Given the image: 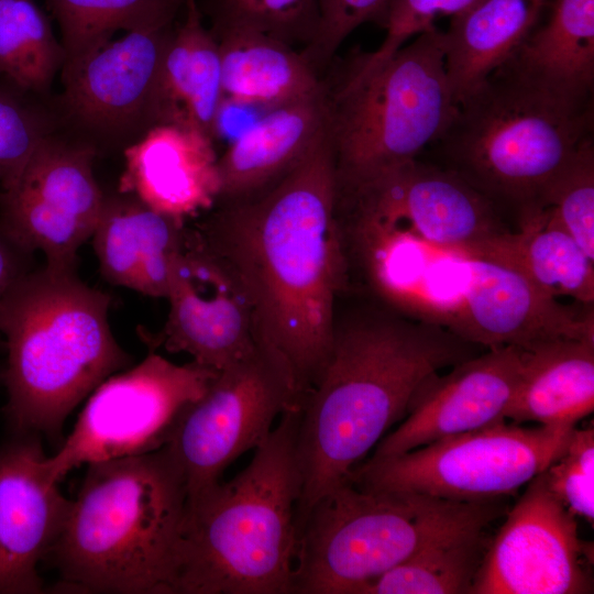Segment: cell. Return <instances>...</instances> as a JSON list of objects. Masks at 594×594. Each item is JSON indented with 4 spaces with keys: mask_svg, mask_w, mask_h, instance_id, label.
Returning a JSON list of instances; mask_svg holds the SVG:
<instances>
[{
    "mask_svg": "<svg viewBox=\"0 0 594 594\" xmlns=\"http://www.w3.org/2000/svg\"><path fill=\"white\" fill-rule=\"evenodd\" d=\"M215 206L195 233L234 275L251 307L255 344L286 371L304 402L327 364L348 280L327 133L271 187Z\"/></svg>",
    "mask_w": 594,
    "mask_h": 594,
    "instance_id": "obj_1",
    "label": "cell"
},
{
    "mask_svg": "<svg viewBox=\"0 0 594 594\" xmlns=\"http://www.w3.org/2000/svg\"><path fill=\"white\" fill-rule=\"evenodd\" d=\"M476 346L437 320L384 301L338 310L327 364L300 409L297 517L350 479L428 380L475 356Z\"/></svg>",
    "mask_w": 594,
    "mask_h": 594,
    "instance_id": "obj_2",
    "label": "cell"
},
{
    "mask_svg": "<svg viewBox=\"0 0 594 594\" xmlns=\"http://www.w3.org/2000/svg\"><path fill=\"white\" fill-rule=\"evenodd\" d=\"M86 466L47 556L62 590L175 594L188 493L169 450Z\"/></svg>",
    "mask_w": 594,
    "mask_h": 594,
    "instance_id": "obj_3",
    "label": "cell"
},
{
    "mask_svg": "<svg viewBox=\"0 0 594 594\" xmlns=\"http://www.w3.org/2000/svg\"><path fill=\"white\" fill-rule=\"evenodd\" d=\"M300 409L282 414L239 474L187 499L175 594H292Z\"/></svg>",
    "mask_w": 594,
    "mask_h": 594,
    "instance_id": "obj_4",
    "label": "cell"
},
{
    "mask_svg": "<svg viewBox=\"0 0 594 594\" xmlns=\"http://www.w3.org/2000/svg\"><path fill=\"white\" fill-rule=\"evenodd\" d=\"M111 296L76 271L32 268L0 306L7 361L4 416L13 433L56 438L69 414L130 366L109 322Z\"/></svg>",
    "mask_w": 594,
    "mask_h": 594,
    "instance_id": "obj_5",
    "label": "cell"
},
{
    "mask_svg": "<svg viewBox=\"0 0 594 594\" xmlns=\"http://www.w3.org/2000/svg\"><path fill=\"white\" fill-rule=\"evenodd\" d=\"M593 102L551 94L502 65L463 97L431 145L437 164L503 209L539 206L554 175L593 139Z\"/></svg>",
    "mask_w": 594,
    "mask_h": 594,
    "instance_id": "obj_6",
    "label": "cell"
},
{
    "mask_svg": "<svg viewBox=\"0 0 594 594\" xmlns=\"http://www.w3.org/2000/svg\"><path fill=\"white\" fill-rule=\"evenodd\" d=\"M501 510L499 499L365 490L348 480L297 517L292 594H359L425 547L483 531Z\"/></svg>",
    "mask_w": 594,
    "mask_h": 594,
    "instance_id": "obj_7",
    "label": "cell"
},
{
    "mask_svg": "<svg viewBox=\"0 0 594 594\" xmlns=\"http://www.w3.org/2000/svg\"><path fill=\"white\" fill-rule=\"evenodd\" d=\"M327 138L337 188L416 160L444 132L457 108L446 69L444 32L418 34L378 66H343L327 82Z\"/></svg>",
    "mask_w": 594,
    "mask_h": 594,
    "instance_id": "obj_8",
    "label": "cell"
},
{
    "mask_svg": "<svg viewBox=\"0 0 594 594\" xmlns=\"http://www.w3.org/2000/svg\"><path fill=\"white\" fill-rule=\"evenodd\" d=\"M573 424L520 427L506 420L405 453L370 458L351 473L360 488L476 502L516 493L565 449Z\"/></svg>",
    "mask_w": 594,
    "mask_h": 594,
    "instance_id": "obj_9",
    "label": "cell"
},
{
    "mask_svg": "<svg viewBox=\"0 0 594 594\" xmlns=\"http://www.w3.org/2000/svg\"><path fill=\"white\" fill-rule=\"evenodd\" d=\"M217 373L195 361L175 364L150 351L91 392L66 440L45 458L48 475L61 482L78 466L163 448L183 410Z\"/></svg>",
    "mask_w": 594,
    "mask_h": 594,
    "instance_id": "obj_10",
    "label": "cell"
},
{
    "mask_svg": "<svg viewBox=\"0 0 594 594\" xmlns=\"http://www.w3.org/2000/svg\"><path fill=\"white\" fill-rule=\"evenodd\" d=\"M301 405L286 371L257 345L219 370L183 410L165 444L183 472L188 498L221 482L232 462L267 439L285 410Z\"/></svg>",
    "mask_w": 594,
    "mask_h": 594,
    "instance_id": "obj_11",
    "label": "cell"
},
{
    "mask_svg": "<svg viewBox=\"0 0 594 594\" xmlns=\"http://www.w3.org/2000/svg\"><path fill=\"white\" fill-rule=\"evenodd\" d=\"M175 25L127 32L64 66L52 103L61 128L100 154L123 151L163 124L162 64Z\"/></svg>",
    "mask_w": 594,
    "mask_h": 594,
    "instance_id": "obj_12",
    "label": "cell"
},
{
    "mask_svg": "<svg viewBox=\"0 0 594 594\" xmlns=\"http://www.w3.org/2000/svg\"><path fill=\"white\" fill-rule=\"evenodd\" d=\"M337 193L342 219L455 256L509 230L505 209L451 170L419 158Z\"/></svg>",
    "mask_w": 594,
    "mask_h": 594,
    "instance_id": "obj_13",
    "label": "cell"
},
{
    "mask_svg": "<svg viewBox=\"0 0 594 594\" xmlns=\"http://www.w3.org/2000/svg\"><path fill=\"white\" fill-rule=\"evenodd\" d=\"M90 145L54 132L0 189V232L24 252H41L45 265L76 271L77 253L91 239L105 193Z\"/></svg>",
    "mask_w": 594,
    "mask_h": 594,
    "instance_id": "obj_14",
    "label": "cell"
},
{
    "mask_svg": "<svg viewBox=\"0 0 594 594\" xmlns=\"http://www.w3.org/2000/svg\"><path fill=\"white\" fill-rule=\"evenodd\" d=\"M590 548L541 472L507 514L469 594L592 593Z\"/></svg>",
    "mask_w": 594,
    "mask_h": 594,
    "instance_id": "obj_15",
    "label": "cell"
},
{
    "mask_svg": "<svg viewBox=\"0 0 594 594\" xmlns=\"http://www.w3.org/2000/svg\"><path fill=\"white\" fill-rule=\"evenodd\" d=\"M166 299L169 310L162 331L145 338L153 346L185 352L217 371L255 349L252 311L243 289L195 232L187 230Z\"/></svg>",
    "mask_w": 594,
    "mask_h": 594,
    "instance_id": "obj_16",
    "label": "cell"
},
{
    "mask_svg": "<svg viewBox=\"0 0 594 594\" xmlns=\"http://www.w3.org/2000/svg\"><path fill=\"white\" fill-rule=\"evenodd\" d=\"M459 258L465 280L442 319L466 341L493 349L526 348L558 337L594 338L593 305L579 312L510 267Z\"/></svg>",
    "mask_w": 594,
    "mask_h": 594,
    "instance_id": "obj_17",
    "label": "cell"
},
{
    "mask_svg": "<svg viewBox=\"0 0 594 594\" xmlns=\"http://www.w3.org/2000/svg\"><path fill=\"white\" fill-rule=\"evenodd\" d=\"M428 380L404 421L375 446L371 458L394 457L443 438L506 420L521 372V349H488Z\"/></svg>",
    "mask_w": 594,
    "mask_h": 594,
    "instance_id": "obj_18",
    "label": "cell"
},
{
    "mask_svg": "<svg viewBox=\"0 0 594 594\" xmlns=\"http://www.w3.org/2000/svg\"><path fill=\"white\" fill-rule=\"evenodd\" d=\"M37 435L13 433L0 446V594H40L38 564L67 518L66 498L44 464Z\"/></svg>",
    "mask_w": 594,
    "mask_h": 594,
    "instance_id": "obj_19",
    "label": "cell"
},
{
    "mask_svg": "<svg viewBox=\"0 0 594 594\" xmlns=\"http://www.w3.org/2000/svg\"><path fill=\"white\" fill-rule=\"evenodd\" d=\"M122 152L120 193L132 194L155 211L183 221L217 204L219 156L204 132L163 123Z\"/></svg>",
    "mask_w": 594,
    "mask_h": 594,
    "instance_id": "obj_20",
    "label": "cell"
},
{
    "mask_svg": "<svg viewBox=\"0 0 594 594\" xmlns=\"http://www.w3.org/2000/svg\"><path fill=\"white\" fill-rule=\"evenodd\" d=\"M186 233L185 221L117 190L105 194L91 240L100 273L108 283L166 298Z\"/></svg>",
    "mask_w": 594,
    "mask_h": 594,
    "instance_id": "obj_21",
    "label": "cell"
},
{
    "mask_svg": "<svg viewBox=\"0 0 594 594\" xmlns=\"http://www.w3.org/2000/svg\"><path fill=\"white\" fill-rule=\"evenodd\" d=\"M327 120V90L265 111L218 157V201L246 198L277 183L324 138Z\"/></svg>",
    "mask_w": 594,
    "mask_h": 594,
    "instance_id": "obj_22",
    "label": "cell"
},
{
    "mask_svg": "<svg viewBox=\"0 0 594 594\" xmlns=\"http://www.w3.org/2000/svg\"><path fill=\"white\" fill-rule=\"evenodd\" d=\"M518 229L477 243L460 257L497 262L524 275L546 294L594 302V261L561 226L550 207L517 211Z\"/></svg>",
    "mask_w": 594,
    "mask_h": 594,
    "instance_id": "obj_23",
    "label": "cell"
},
{
    "mask_svg": "<svg viewBox=\"0 0 594 594\" xmlns=\"http://www.w3.org/2000/svg\"><path fill=\"white\" fill-rule=\"evenodd\" d=\"M520 349L521 372L506 420L576 425L593 413L594 338L558 337Z\"/></svg>",
    "mask_w": 594,
    "mask_h": 594,
    "instance_id": "obj_24",
    "label": "cell"
},
{
    "mask_svg": "<svg viewBox=\"0 0 594 594\" xmlns=\"http://www.w3.org/2000/svg\"><path fill=\"white\" fill-rule=\"evenodd\" d=\"M212 35L219 45L224 100L272 109L327 90L302 53L283 41L250 30Z\"/></svg>",
    "mask_w": 594,
    "mask_h": 594,
    "instance_id": "obj_25",
    "label": "cell"
},
{
    "mask_svg": "<svg viewBox=\"0 0 594 594\" xmlns=\"http://www.w3.org/2000/svg\"><path fill=\"white\" fill-rule=\"evenodd\" d=\"M505 65L563 99L593 102L594 0H556L548 22Z\"/></svg>",
    "mask_w": 594,
    "mask_h": 594,
    "instance_id": "obj_26",
    "label": "cell"
},
{
    "mask_svg": "<svg viewBox=\"0 0 594 594\" xmlns=\"http://www.w3.org/2000/svg\"><path fill=\"white\" fill-rule=\"evenodd\" d=\"M183 13L162 64L163 123L195 128L213 141L223 100L219 45L205 25L197 0H185Z\"/></svg>",
    "mask_w": 594,
    "mask_h": 594,
    "instance_id": "obj_27",
    "label": "cell"
},
{
    "mask_svg": "<svg viewBox=\"0 0 594 594\" xmlns=\"http://www.w3.org/2000/svg\"><path fill=\"white\" fill-rule=\"evenodd\" d=\"M546 0H481L444 32L446 69L458 103L505 64L535 29Z\"/></svg>",
    "mask_w": 594,
    "mask_h": 594,
    "instance_id": "obj_28",
    "label": "cell"
},
{
    "mask_svg": "<svg viewBox=\"0 0 594 594\" xmlns=\"http://www.w3.org/2000/svg\"><path fill=\"white\" fill-rule=\"evenodd\" d=\"M45 3L59 26L66 54L64 66H67L107 44L118 31H146L175 23L185 0H45Z\"/></svg>",
    "mask_w": 594,
    "mask_h": 594,
    "instance_id": "obj_29",
    "label": "cell"
},
{
    "mask_svg": "<svg viewBox=\"0 0 594 594\" xmlns=\"http://www.w3.org/2000/svg\"><path fill=\"white\" fill-rule=\"evenodd\" d=\"M65 50L35 0H0V79L47 99Z\"/></svg>",
    "mask_w": 594,
    "mask_h": 594,
    "instance_id": "obj_30",
    "label": "cell"
},
{
    "mask_svg": "<svg viewBox=\"0 0 594 594\" xmlns=\"http://www.w3.org/2000/svg\"><path fill=\"white\" fill-rule=\"evenodd\" d=\"M482 532L431 543L364 585L359 594H469L483 558Z\"/></svg>",
    "mask_w": 594,
    "mask_h": 594,
    "instance_id": "obj_31",
    "label": "cell"
},
{
    "mask_svg": "<svg viewBox=\"0 0 594 594\" xmlns=\"http://www.w3.org/2000/svg\"><path fill=\"white\" fill-rule=\"evenodd\" d=\"M212 34L250 30L292 46H307L319 21V0H197Z\"/></svg>",
    "mask_w": 594,
    "mask_h": 594,
    "instance_id": "obj_32",
    "label": "cell"
},
{
    "mask_svg": "<svg viewBox=\"0 0 594 594\" xmlns=\"http://www.w3.org/2000/svg\"><path fill=\"white\" fill-rule=\"evenodd\" d=\"M0 79V189L25 165L34 150L59 128L53 105Z\"/></svg>",
    "mask_w": 594,
    "mask_h": 594,
    "instance_id": "obj_33",
    "label": "cell"
},
{
    "mask_svg": "<svg viewBox=\"0 0 594 594\" xmlns=\"http://www.w3.org/2000/svg\"><path fill=\"white\" fill-rule=\"evenodd\" d=\"M540 207H550L569 234L594 261V141H586L546 187Z\"/></svg>",
    "mask_w": 594,
    "mask_h": 594,
    "instance_id": "obj_34",
    "label": "cell"
},
{
    "mask_svg": "<svg viewBox=\"0 0 594 594\" xmlns=\"http://www.w3.org/2000/svg\"><path fill=\"white\" fill-rule=\"evenodd\" d=\"M480 1L391 0L380 21L386 30L381 45L375 51L351 57L346 66L356 72L372 69L395 54L410 37L433 28L438 18L458 16Z\"/></svg>",
    "mask_w": 594,
    "mask_h": 594,
    "instance_id": "obj_35",
    "label": "cell"
},
{
    "mask_svg": "<svg viewBox=\"0 0 594 594\" xmlns=\"http://www.w3.org/2000/svg\"><path fill=\"white\" fill-rule=\"evenodd\" d=\"M550 492L574 516L594 522V428H574L564 451L542 471Z\"/></svg>",
    "mask_w": 594,
    "mask_h": 594,
    "instance_id": "obj_36",
    "label": "cell"
},
{
    "mask_svg": "<svg viewBox=\"0 0 594 594\" xmlns=\"http://www.w3.org/2000/svg\"><path fill=\"white\" fill-rule=\"evenodd\" d=\"M391 0H319V21L300 52L320 74L344 40L367 21H381Z\"/></svg>",
    "mask_w": 594,
    "mask_h": 594,
    "instance_id": "obj_37",
    "label": "cell"
},
{
    "mask_svg": "<svg viewBox=\"0 0 594 594\" xmlns=\"http://www.w3.org/2000/svg\"><path fill=\"white\" fill-rule=\"evenodd\" d=\"M32 257L0 232V306L12 286L33 268Z\"/></svg>",
    "mask_w": 594,
    "mask_h": 594,
    "instance_id": "obj_38",
    "label": "cell"
},
{
    "mask_svg": "<svg viewBox=\"0 0 594 594\" xmlns=\"http://www.w3.org/2000/svg\"><path fill=\"white\" fill-rule=\"evenodd\" d=\"M2 367L3 366H0V383H2Z\"/></svg>",
    "mask_w": 594,
    "mask_h": 594,
    "instance_id": "obj_39",
    "label": "cell"
}]
</instances>
